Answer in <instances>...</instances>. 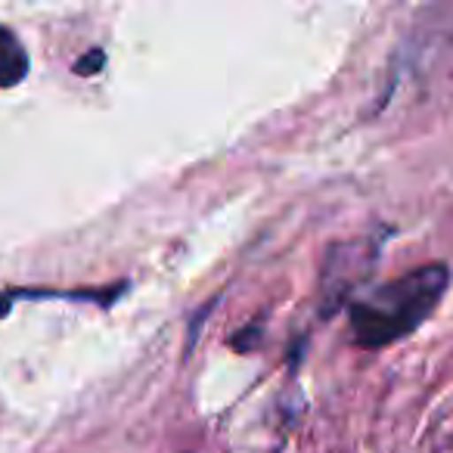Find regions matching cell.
Masks as SVG:
<instances>
[{"mask_svg": "<svg viewBox=\"0 0 453 453\" xmlns=\"http://www.w3.org/2000/svg\"><path fill=\"white\" fill-rule=\"evenodd\" d=\"M450 283L447 265H426L379 286L366 302H351V339L360 348H385L413 333L438 308Z\"/></svg>", "mask_w": 453, "mask_h": 453, "instance_id": "obj_1", "label": "cell"}, {"mask_svg": "<svg viewBox=\"0 0 453 453\" xmlns=\"http://www.w3.org/2000/svg\"><path fill=\"white\" fill-rule=\"evenodd\" d=\"M28 65L32 63H28L22 41L7 26H0V88H16L26 81Z\"/></svg>", "mask_w": 453, "mask_h": 453, "instance_id": "obj_3", "label": "cell"}, {"mask_svg": "<svg viewBox=\"0 0 453 453\" xmlns=\"http://www.w3.org/2000/svg\"><path fill=\"white\" fill-rule=\"evenodd\" d=\"M376 265H379V240H348L329 246L326 265H323V277H320V298H323L320 314L326 317L335 314V308L360 283L370 280Z\"/></svg>", "mask_w": 453, "mask_h": 453, "instance_id": "obj_2", "label": "cell"}, {"mask_svg": "<svg viewBox=\"0 0 453 453\" xmlns=\"http://www.w3.org/2000/svg\"><path fill=\"white\" fill-rule=\"evenodd\" d=\"M258 335H261V323H255V326H246L242 333L234 335V348H236V351H249L252 345H258Z\"/></svg>", "mask_w": 453, "mask_h": 453, "instance_id": "obj_5", "label": "cell"}, {"mask_svg": "<svg viewBox=\"0 0 453 453\" xmlns=\"http://www.w3.org/2000/svg\"><path fill=\"white\" fill-rule=\"evenodd\" d=\"M103 65H106V50H103V47H90V50L75 63V75L90 78V75H96Z\"/></svg>", "mask_w": 453, "mask_h": 453, "instance_id": "obj_4", "label": "cell"}]
</instances>
